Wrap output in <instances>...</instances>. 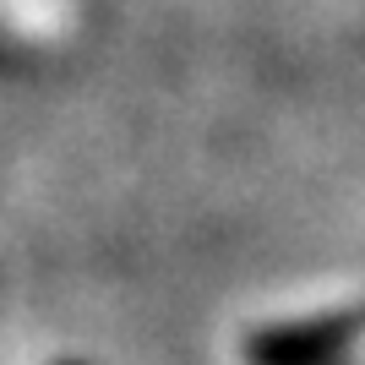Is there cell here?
<instances>
[{"instance_id":"6da1fadb","label":"cell","mask_w":365,"mask_h":365,"mask_svg":"<svg viewBox=\"0 0 365 365\" xmlns=\"http://www.w3.org/2000/svg\"><path fill=\"white\" fill-rule=\"evenodd\" d=\"M354 338H365V317H317L289 327H262L245 344L251 365H333Z\"/></svg>"},{"instance_id":"7a4b0ae2","label":"cell","mask_w":365,"mask_h":365,"mask_svg":"<svg viewBox=\"0 0 365 365\" xmlns=\"http://www.w3.org/2000/svg\"><path fill=\"white\" fill-rule=\"evenodd\" d=\"M55 365H82V360H55Z\"/></svg>"}]
</instances>
